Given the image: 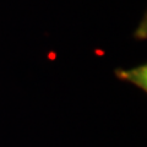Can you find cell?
<instances>
[{
	"label": "cell",
	"instance_id": "1",
	"mask_svg": "<svg viewBox=\"0 0 147 147\" xmlns=\"http://www.w3.org/2000/svg\"><path fill=\"white\" fill-rule=\"evenodd\" d=\"M119 79L123 80H127L132 82L134 85L139 86L140 88H144L146 87V66H137L136 69H132V70H123L120 74L117 72Z\"/></svg>",
	"mask_w": 147,
	"mask_h": 147
}]
</instances>
